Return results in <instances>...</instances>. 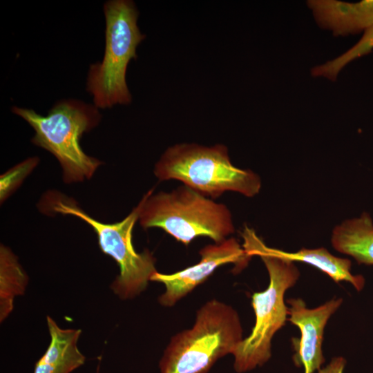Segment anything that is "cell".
Instances as JSON below:
<instances>
[{
    "instance_id": "1",
    "label": "cell",
    "mask_w": 373,
    "mask_h": 373,
    "mask_svg": "<svg viewBox=\"0 0 373 373\" xmlns=\"http://www.w3.org/2000/svg\"><path fill=\"white\" fill-rule=\"evenodd\" d=\"M237 312L212 299L198 311L191 328L170 340L159 367L161 373H207L217 360L234 352L244 338Z\"/></svg>"
},
{
    "instance_id": "2",
    "label": "cell",
    "mask_w": 373,
    "mask_h": 373,
    "mask_svg": "<svg viewBox=\"0 0 373 373\" xmlns=\"http://www.w3.org/2000/svg\"><path fill=\"white\" fill-rule=\"evenodd\" d=\"M12 111L35 130L32 142L58 160L65 182L90 179L102 164L98 159L86 155L80 145L83 134L101 120L102 115L95 105L70 99L56 103L46 116L32 109L17 106H13Z\"/></svg>"
},
{
    "instance_id": "3",
    "label": "cell",
    "mask_w": 373,
    "mask_h": 373,
    "mask_svg": "<svg viewBox=\"0 0 373 373\" xmlns=\"http://www.w3.org/2000/svg\"><path fill=\"white\" fill-rule=\"evenodd\" d=\"M153 191L141 200L138 220L144 229L160 228L184 245L202 236L219 243L235 231L231 213L224 204L185 185L171 192Z\"/></svg>"
},
{
    "instance_id": "4",
    "label": "cell",
    "mask_w": 373,
    "mask_h": 373,
    "mask_svg": "<svg viewBox=\"0 0 373 373\" xmlns=\"http://www.w3.org/2000/svg\"><path fill=\"white\" fill-rule=\"evenodd\" d=\"M154 174L160 181H180L211 199L226 191L251 198L261 188L260 177L250 169L233 166L222 144L182 143L169 147L156 163Z\"/></svg>"
},
{
    "instance_id": "5",
    "label": "cell",
    "mask_w": 373,
    "mask_h": 373,
    "mask_svg": "<svg viewBox=\"0 0 373 373\" xmlns=\"http://www.w3.org/2000/svg\"><path fill=\"white\" fill-rule=\"evenodd\" d=\"M104 12V55L102 62L90 64L86 82V90L97 108L131 103L126 69L130 61L137 59V47L145 38L137 26L139 12L132 1H108Z\"/></svg>"
},
{
    "instance_id": "6",
    "label": "cell",
    "mask_w": 373,
    "mask_h": 373,
    "mask_svg": "<svg viewBox=\"0 0 373 373\" xmlns=\"http://www.w3.org/2000/svg\"><path fill=\"white\" fill-rule=\"evenodd\" d=\"M48 211L75 216L88 223L96 233L101 250L111 256L119 267V274L111 285L120 298H133L143 291L156 272V259L148 249L135 251L132 242L133 227L139 220L142 200L122 221L104 223L84 212L74 200L59 193L50 192L44 198Z\"/></svg>"
},
{
    "instance_id": "7",
    "label": "cell",
    "mask_w": 373,
    "mask_h": 373,
    "mask_svg": "<svg viewBox=\"0 0 373 373\" xmlns=\"http://www.w3.org/2000/svg\"><path fill=\"white\" fill-rule=\"evenodd\" d=\"M257 256L267 268L269 283L265 290L255 292L251 296L255 325L251 334L241 341L233 353L234 369L238 373L252 370L270 358L272 338L288 320L285 294L300 276L294 262L265 254Z\"/></svg>"
},
{
    "instance_id": "8",
    "label": "cell",
    "mask_w": 373,
    "mask_h": 373,
    "mask_svg": "<svg viewBox=\"0 0 373 373\" xmlns=\"http://www.w3.org/2000/svg\"><path fill=\"white\" fill-rule=\"evenodd\" d=\"M199 254L200 261L183 270L170 274L156 271L152 275L150 281L161 283L166 288L158 298L162 305H174L204 283L219 267L232 263L235 265L234 270L240 271L251 258L234 238L207 245Z\"/></svg>"
},
{
    "instance_id": "9",
    "label": "cell",
    "mask_w": 373,
    "mask_h": 373,
    "mask_svg": "<svg viewBox=\"0 0 373 373\" xmlns=\"http://www.w3.org/2000/svg\"><path fill=\"white\" fill-rule=\"evenodd\" d=\"M287 302L289 305L288 321L300 332V338L292 339L294 362L297 367H303L304 373H314L325 362L322 351L325 327L343 299L332 298L315 308L307 307L301 298H290Z\"/></svg>"
},
{
    "instance_id": "10",
    "label": "cell",
    "mask_w": 373,
    "mask_h": 373,
    "mask_svg": "<svg viewBox=\"0 0 373 373\" xmlns=\"http://www.w3.org/2000/svg\"><path fill=\"white\" fill-rule=\"evenodd\" d=\"M241 236L244 240L242 247L251 257L259 254H265L291 262H302L316 267L336 283L348 282L357 291H361L364 287L363 276L353 275L351 273L350 260L336 257L323 247L311 249L303 248L296 252H287L267 247L256 235L254 230L247 226L245 227Z\"/></svg>"
},
{
    "instance_id": "11",
    "label": "cell",
    "mask_w": 373,
    "mask_h": 373,
    "mask_svg": "<svg viewBox=\"0 0 373 373\" xmlns=\"http://www.w3.org/2000/svg\"><path fill=\"white\" fill-rule=\"evenodd\" d=\"M307 3L318 26L335 36L365 32L373 26V0L356 3L310 0Z\"/></svg>"
},
{
    "instance_id": "12",
    "label": "cell",
    "mask_w": 373,
    "mask_h": 373,
    "mask_svg": "<svg viewBox=\"0 0 373 373\" xmlns=\"http://www.w3.org/2000/svg\"><path fill=\"white\" fill-rule=\"evenodd\" d=\"M50 345L36 363L34 373H70L82 365L85 356L77 347L81 334L79 329H62L47 316Z\"/></svg>"
},
{
    "instance_id": "13",
    "label": "cell",
    "mask_w": 373,
    "mask_h": 373,
    "mask_svg": "<svg viewBox=\"0 0 373 373\" xmlns=\"http://www.w3.org/2000/svg\"><path fill=\"white\" fill-rule=\"evenodd\" d=\"M331 243L340 253L353 257L358 264L373 265V221L363 212L360 217L345 220L332 233Z\"/></svg>"
},
{
    "instance_id": "14",
    "label": "cell",
    "mask_w": 373,
    "mask_h": 373,
    "mask_svg": "<svg viewBox=\"0 0 373 373\" xmlns=\"http://www.w3.org/2000/svg\"><path fill=\"white\" fill-rule=\"evenodd\" d=\"M28 276L17 258L4 245L0 249V319L2 322L13 309L15 296L24 293Z\"/></svg>"
},
{
    "instance_id": "15",
    "label": "cell",
    "mask_w": 373,
    "mask_h": 373,
    "mask_svg": "<svg viewBox=\"0 0 373 373\" xmlns=\"http://www.w3.org/2000/svg\"><path fill=\"white\" fill-rule=\"evenodd\" d=\"M373 50V26L366 30L359 41L347 51L325 64L312 69L314 77H323L329 80L336 79L338 73L351 61L365 55Z\"/></svg>"
},
{
    "instance_id": "16",
    "label": "cell",
    "mask_w": 373,
    "mask_h": 373,
    "mask_svg": "<svg viewBox=\"0 0 373 373\" xmlns=\"http://www.w3.org/2000/svg\"><path fill=\"white\" fill-rule=\"evenodd\" d=\"M346 364L345 359L342 357H335L325 367L318 370V373H343Z\"/></svg>"
}]
</instances>
